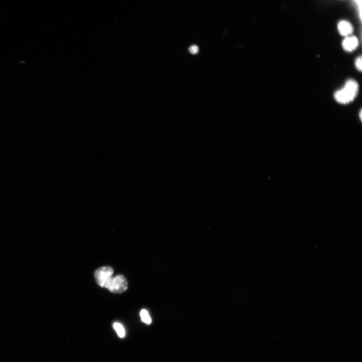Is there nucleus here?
Returning a JSON list of instances; mask_svg holds the SVG:
<instances>
[{"mask_svg": "<svg viewBox=\"0 0 362 362\" xmlns=\"http://www.w3.org/2000/svg\"><path fill=\"white\" fill-rule=\"evenodd\" d=\"M359 91V85L354 80L346 82L344 87L334 95L335 100L341 104H349L355 99Z\"/></svg>", "mask_w": 362, "mask_h": 362, "instance_id": "f257e3e1", "label": "nucleus"}, {"mask_svg": "<svg viewBox=\"0 0 362 362\" xmlns=\"http://www.w3.org/2000/svg\"><path fill=\"white\" fill-rule=\"evenodd\" d=\"M105 288L115 294H121L128 288V282L123 276L118 275L111 278L105 286Z\"/></svg>", "mask_w": 362, "mask_h": 362, "instance_id": "f03ea898", "label": "nucleus"}, {"mask_svg": "<svg viewBox=\"0 0 362 362\" xmlns=\"http://www.w3.org/2000/svg\"><path fill=\"white\" fill-rule=\"evenodd\" d=\"M114 270L109 266L102 267L97 269L95 273L96 281L100 287L104 288L105 285L113 277Z\"/></svg>", "mask_w": 362, "mask_h": 362, "instance_id": "7ed1b4c3", "label": "nucleus"}, {"mask_svg": "<svg viewBox=\"0 0 362 362\" xmlns=\"http://www.w3.org/2000/svg\"><path fill=\"white\" fill-rule=\"evenodd\" d=\"M359 41L354 36H347L344 40L342 44L343 49L347 52H352L358 47Z\"/></svg>", "mask_w": 362, "mask_h": 362, "instance_id": "20e7f679", "label": "nucleus"}, {"mask_svg": "<svg viewBox=\"0 0 362 362\" xmlns=\"http://www.w3.org/2000/svg\"><path fill=\"white\" fill-rule=\"evenodd\" d=\"M338 30L342 35L347 37L350 36L352 33L353 29L352 26L349 22L343 21L339 23Z\"/></svg>", "mask_w": 362, "mask_h": 362, "instance_id": "39448f33", "label": "nucleus"}, {"mask_svg": "<svg viewBox=\"0 0 362 362\" xmlns=\"http://www.w3.org/2000/svg\"><path fill=\"white\" fill-rule=\"evenodd\" d=\"M114 327L117 332L118 335L120 338H124L125 336V331L123 327L119 323H115L114 324Z\"/></svg>", "mask_w": 362, "mask_h": 362, "instance_id": "423d86ee", "label": "nucleus"}, {"mask_svg": "<svg viewBox=\"0 0 362 362\" xmlns=\"http://www.w3.org/2000/svg\"><path fill=\"white\" fill-rule=\"evenodd\" d=\"M140 315L142 318V321L144 323L148 325L151 324V319L148 312L146 310H143L141 312Z\"/></svg>", "mask_w": 362, "mask_h": 362, "instance_id": "0eeeda50", "label": "nucleus"}, {"mask_svg": "<svg viewBox=\"0 0 362 362\" xmlns=\"http://www.w3.org/2000/svg\"><path fill=\"white\" fill-rule=\"evenodd\" d=\"M362 57L360 56L356 59L355 63L356 68L360 72L362 71Z\"/></svg>", "mask_w": 362, "mask_h": 362, "instance_id": "6e6552de", "label": "nucleus"}, {"mask_svg": "<svg viewBox=\"0 0 362 362\" xmlns=\"http://www.w3.org/2000/svg\"><path fill=\"white\" fill-rule=\"evenodd\" d=\"M189 50L191 53L196 54L198 53L199 51V48L197 46L193 45L190 47Z\"/></svg>", "mask_w": 362, "mask_h": 362, "instance_id": "1a4fd4ad", "label": "nucleus"}, {"mask_svg": "<svg viewBox=\"0 0 362 362\" xmlns=\"http://www.w3.org/2000/svg\"><path fill=\"white\" fill-rule=\"evenodd\" d=\"M355 1L358 6V7L360 8V12L361 13V4H362V0H355Z\"/></svg>", "mask_w": 362, "mask_h": 362, "instance_id": "9d476101", "label": "nucleus"}, {"mask_svg": "<svg viewBox=\"0 0 362 362\" xmlns=\"http://www.w3.org/2000/svg\"><path fill=\"white\" fill-rule=\"evenodd\" d=\"M360 118L361 120H362V111H360Z\"/></svg>", "mask_w": 362, "mask_h": 362, "instance_id": "9b49d317", "label": "nucleus"}]
</instances>
